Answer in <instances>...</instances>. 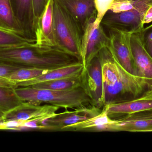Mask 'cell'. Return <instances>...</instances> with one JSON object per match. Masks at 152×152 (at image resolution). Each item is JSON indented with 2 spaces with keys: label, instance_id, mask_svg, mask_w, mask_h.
Wrapping results in <instances>:
<instances>
[{
  "label": "cell",
  "instance_id": "6da1fadb",
  "mask_svg": "<svg viewBox=\"0 0 152 152\" xmlns=\"http://www.w3.org/2000/svg\"><path fill=\"white\" fill-rule=\"evenodd\" d=\"M97 56L102 66L104 106L132 100L152 88L151 82L122 67L110 44Z\"/></svg>",
  "mask_w": 152,
  "mask_h": 152
},
{
  "label": "cell",
  "instance_id": "7a4b0ae2",
  "mask_svg": "<svg viewBox=\"0 0 152 152\" xmlns=\"http://www.w3.org/2000/svg\"><path fill=\"white\" fill-rule=\"evenodd\" d=\"M0 63L52 70L69 65L70 58L57 49L34 46L1 49Z\"/></svg>",
  "mask_w": 152,
  "mask_h": 152
},
{
  "label": "cell",
  "instance_id": "3957f363",
  "mask_svg": "<svg viewBox=\"0 0 152 152\" xmlns=\"http://www.w3.org/2000/svg\"><path fill=\"white\" fill-rule=\"evenodd\" d=\"M15 92L23 102L37 105L49 104L67 109L94 105L90 97L81 87L66 91L18 87Z\"/></svg>",
  "mask_w": 152,
  "mask_h": 152
},
{
  "label": "cell",
  "instance_id": "277c9868",
  "mask_svg": "<svg viewBox=\"0 0 152 152\" xmlns=\"http://www.w3.org/2000/svg\"><path fill=\"white\" fill-rule=\"evenodd\" d=\"M53 18L58 46L81 61V27L58 0H54Z\"/></svg>",
  "mask_w": 152,
  "mask_h": 152
},
{
  "label": "cell",
  "instance_id": "5b68a950",
  "mask_svg": "<svg viewBox=\"0 0 152 152\" xmlns=\"http://www.w3.org/2000/svg\"><path fill=\"white\" fill-rule=\"evenodd\" d=\"M96 14L87 21L83 28L81 43L80 57L84 69L98 55L101 50L110 45V37L107 35L102 25H95Z\"/></svg>",
  "mask_w": 152,
  "mask_h": 152
},
{
  "label": "cell",
  "instance_id": "8992f818",
  "mask_svg": "<svg viewBox=\"0 0 152 152\" xmlns=\"http://www.w3.org/2000/svg\"><path fill=\"white\" fill-rule=\"evenodd\" d=\"M134 31L111 27L110 45L122 67L129 73L137 76V69L131 44V36Z\"/></svg>",
  "mask_w": 152,
  "mask_h": 152
},
{
  "label": "cell",
  "instance_id": "52a82bcc",
  "mask_svg": "<svg viewBox=\"0 0 152 152\" xmlns=\"http://www.w3.org/2000/svg\"><path fill=\"white\" fill-rule=\"evenodd\" d=\"M53 3L54 0H48L42 14L34 24L33 30L34 31L36 41L34 46L61 50L58 46L55 35Z\"/></svg>",
  "mask_w": 152,
  "mask_h": 152
},
{
  "label": "cell",
  "instance_id": "ba28073f",
  "mask_svg": "<svg viewBox=\"0 0 152 152\" xmlns=\"http://www.w3.org/2000/svg\"><path fill=\"white\" fill-rule=\"evenodd\" d=\"M81 87L90 97L93 104L101 109L104 106L102 66L98 56L95 57L80 75Z\"/></svg>",
  "mask_w": 152,
  "mask_h": 152
},
{
  "label": "cell",
  "instance_id": "9c48e42d",
  "mask_svg": "<svg viewBox=\"0 0 152 152\" xmlns=\"http://www.w3.org/2000/svg\"><path fill=\"white\" fill-rule=\"evenodd\" d=\"M99 131L152 132V109L112 119L111 123L101 127Z\"/></svg>",
  "mask_w": 152,
  "mask_h": 152
},
{
  "label": "cell",
  "instance_id": "30bf717a",
  "mask_svg": "<svg viewBox=\"0 0 152 152\" xmlns=\"http://www.w3.org/2000/svg\"><path fill=\"white\" fill-rule=\"evenodd\" d=\"M101 111L94 105H90L68 111L54 116L42 121L46 130H63L70 125L88 119L99 114Z\"/></svg>",
  "mask_w": 152,
  "mask_h": 152
},
{
  "label": "cell",
  "instance_id": "8fae6325",
  "mask_svg": "<svg viewBox=\"0 0 152 152\" xmlns=\"http://www.w3.org/2000/svg\"><path fill=\"white\" fill-rule=\"evenodd\" d=\"M147 27L141 28L132 33L131 44L137 69V76L152 83V57L145 46L144 37Z\"/></svg>",
  "mask_w": 152,
  "mask_h": 152
},
{
  "label": "cell",
  "instance_id": "7c38bea8",
  "mask_svg": "<svg viewBox=\"0 0 152 152\" xmlns=\"http://www.w3.org/2000/svg\"><path fill=\"white\" fill-rule=\"evenodd\" d=\"M110 117L117 118L139 112L152 109V88L138 97L127 101L104 106Z\"/></svg>",
  "mask_w": 152,
  "mask_h": 152
},
{
  "label": "cell",
  "instance_id": "4fadbf2b",
  "mask_svg": "<svg viewBox=\"0 0 152 152\" xmlns=\"http://www.w3.org/2000/svg\"><path fill=\"white\" fill-rule=\"evenodd\" d=\"M59 108L49 104L37 105L23 102L19 106L4 114L5 121L10 120L26 121L38 117L55 114Z\"/></svg>",
  "mask_w": 152,
  "mask_h": 152
},
{
  "label": "cell",
  "instance_id": "5bb4252c",
  "mask_svg": "<svg viewBox=\"0 0 152 152\" xmlns=\"http://www.w3.org/2000/svg\"><path fill=\"white\" fill-rule=\"evenodd\" d=\"M145 5L119 13H112L105 19V24L110 27H116L135 31L144 26L141 24L144 15L149 6Z\"/></svg>",
  "mask_w": 152,
  "mask_h": 152
},
{
  "label": "cell",
  "instance_id": "9a60e30c",
  "mask_svg": "<svg viewBox=\"0 0 152 152\" xmlns=\"http://www.w3.org/2000/svg\"><path fill=\"white\" fill-rule=\"evenodd\" d=\"M84 70L82 62L79 61L68 66L50 70L47 73L40 75L27 81L16 83L17 86L25 87L59 79L80 76Z\"/></svg>",
  "mask_w": 152,
  "mask_h": 152
},
{
  "label": "cell",
  "instance_id": "2e32d148",
  "mask_svg": "<svg viewBox=\"0 0 152 152\" xmlns=\"http://www.w3.org/2000/svg\"><path fill=\"white\" fill-rule=\"evenodd\" d=\"M83 29L87 21L96 14L94 0H58Z\"/></svg>",
  "mask_w": 152,
  "mask_h": 152
},
{
  "label": "cell",
  "instance_id": "e0dca14e",
  "mask_svg": "<svg viewBox=\"0 0 152 152\" xmlns=\"http://www.w3.org/2000/svg\"><path fill=\"white\" fill-rule=\"evenodd\" d=\"M0 29L26 36L25 28L13 10L11 0H0Z\"/></svg>",
  "mask_w": 152,
  "mask_h": 152
},
{
  "label": "cell",
  "instance_id": "ac0fdd59",
  "mask_svg": "<svg viewBox=\"0 0 152 152\" xmlns=\"http://www.w3.org/2000/svg\"><path fill=\"white\" fill-rule=\"evenodd\" d=\"M35 39L0 29V50L34 46Z\"/></svg>",
  "mask_w": 152,
  "mask_h": 152
},
{
  "label": "cell",
  "instance_id": "d6986e66",
  "mask_svg": "<svg viewBox=\"0 0 152 152\" xmlns=\"http://www.w3.org/2000/svg\"><path fill=\"white\" fill-rule=\"evenodd\" d=\"M31 87L37 89L57 91L72 90L81 87L80 76L76 77L65 78L45 81L34 85Z\"/></svg>",
  "mask_w": 152,
  "mask_h": 152
},
{
  "label": "cell",
  "instance_id": "ffe728a7",
  "mask_svg": "<svg viewBox=\"0 0 152 152\" xmlns=\"http://www.w3.org/2000/svg\"><path fill=\"white\" fill-rule=\"evenodd\" d=\"M15 88L0 87V112L4 114L23 102L15 92Z\"/></svg>",
  "mask_w": 152,
  "mask_h": 152
},
{
  "label": "cell",
  "instance_id": "44dd1931",
  "mask_svg": "<svg viewBox=\"0 0 152 152\" xmlns=\"http://www.w3.org/2000/svg\"><path fill=\"white\" fill-rule=\"evenodd\" d=\"M50 70L35 68H20L12 73L9 79L16 84L19 82L34 78L40 75L47 73Z\"/></svg>",
  "mask_w": 152,
  "mask_h": 152
},
{
  "label": "cell",
  "instance_id": "7402d4cb",
  "mask_svg": "<svg viewBox=\"0 0 152 152\" xmlns=\"http://www.w3.org/2000/svg\"><path fill=\"white\" fill-rule=\"evenodd\" d=\"M17 17L24 26V21H27L33 30L34 13L33 0H15Z\"/></svg>",
  "mask_w": 152,
  "mask_h": 152
},
{
  "label": "cell",
  "instance_id": "603a6c76",
  "mask_svg": "<svg viewBox=\"0 0 152 152\" xmlns=\"http://www.w3.org/2000/svg\"><path fill=\"white\" fill-rule=\"evenodd\" d=\"M145 5H152V0H114L108 12L119 13Z\"/></svg>",
  "mask_w": 152,
  "mask_h": 152
},
{
  "label": "cell",
  "instance_id": "cb8c5ba5",
  "mask_svg": "<svg viewBox=\"0 0 152 152\" xmlns=\"http://www.w3.org/2000/svg\"><path fill=\"white\" fill-rule=\"evenodd\" d=\"M114 0H94L96 17L94 24L96 26L101 25L104 16L110 10Z\"/></svg>",
  "mask_w": 152,
  "mask_h": 152
},
{
  "label": "cell",
  "instance_id": "d4e9b609",
  "mask_svg": "<svg viewBox=\"0 0 152 152\" xmlns=\"http://www.w3.org/2000/svg\"><path fill=\"white\" fill-rule=\"evenodd\" d=\"M48 0H33V13H34V24L38 17L42 14Z\"/></svg>",
  "mask_w": 152,
  "mask_h": 152
},
{
  "label": "cell",
  "instance_id": "484cf974",
  "mask_svg": "<svg viewBox=\"0 0 152 152\" xmlns=\"http://www.w3.org/2000/svg\"><path fill=\"white\" fill-rule=\"evenodd\" d=\"M22 67L0 63V78L9 79L12 72Z\"/></svg>",
  "mask_w": 152,
  "mask_h": 152
},
{
  "label": "cell",
  "instance_id": "4316f807",
  "mask_svg": "<svg viewBox=\"0 0 152 152\" xmlns=\"http://www.w3.org/2000/svg\"><path fill=\"white\" fill-rule=\"evenodd\" d=\"M24 121L10 120L5 121L0 125V130H18Z\"/></svg>",
  "mask_w": 152,
  "mask_h": 152
},
{
  "label": "cell",
  "instance_id": "83f0119b",
  "mask_svg": "<svg viewBox=\"0 0 152 152\" xmlns=\"http://www.w3.org/2000/svg\"><path fill=\"white\" fill-rule=\"evenodd\" d=\"M144 42L146 50L152 57V25L148 26L145 35Z\"/></svg>",
  "mask_w": 152,
  "mask_h": 152
},
{
  "label": "cell",
  "instance_id": "f1b7e54d",
  "mask_svg": "<svg viewBox=\"0 0 152 152\" xmlns=\"http://www.w3.org/2000/svg\"><path fill=\"white\" fill-rule=\"evenodd\" d=\"M152 22V5H150L143 17L141 24L144 26L145 24Z\"/></svg>",
  "mask_w": 152,
  "mask_h": 152
},
{
  "label": "cell",
  "instance_id": "f546056e",
  "mask_svg": "<svg viewBox=\"0 0 152 152\" xmlns=\"http://www.w3.org/2000/svg\"><path fill=\"white\" fill-rule=\"evenodd\" d=\"M0 87H11L16 88L18 87L16 83L12 82L7 79L0 78Z\"/></svg>",
  "mask_w": 152,
  "mask_h": 152
},
{
  "label": "cell",
  "instance_id": "4dcf8cb0",
  "mask_svg": "<svg viewBox=\"0 0 152 152\" xmlns=\"http://www.w3.org/2000/svg\"><path fill=\"white\" fill-rule=\"evenodd\" d=\"M4 121H5V120H4L3 118L2 117H0V125L2 124Z\"/></svg>",
  "mask_w": 152,
  "mask_h": 152
},
{
  "label": "cell",
  "instance_id": "1f68e13d",
  "mask_svg": "<svg viewBox=\"0 0 152 152\" xmlns=\"http://www.w3.org/2000/svg\"><path fill=\"white\" fill-rule=\"evenodd\" d=\"M3 113H2V112H0V117H3Z\"/></svg>",
  "mask_w": 152,
  "mask_h": 152
}]
</instances>
